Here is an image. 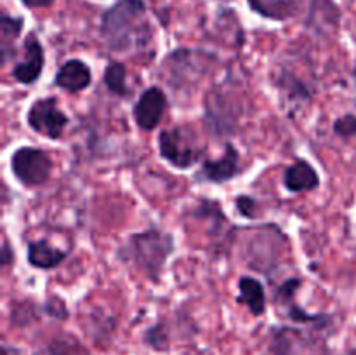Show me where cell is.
I'll list each match as a JSON object with an SVG mask.
<instances>
[{"label":"cell","mask_w":356,"mask_h":355,"mask_svg":"<svg viewBox=\"0 0 356 355\" xmlns=\"http://www.w3.org/2000/svg\"><path fill=\"white\" fill-rule=\"evenodd\" d=\"M101 37L110 51L125 54L145 49L152 40V28L143 0H118L103 14Z\"/></svg>","instance_id":"cell-1"},{"label":"cell","mask_w":356,"mask_h":355,"mask_svg":"<svg viewBox=\"0 0 356 355\" xmlns=\"http://www.w3.org/2000/svg\"><path fill=\"white\" fill-rule=\"evenodd\" d=\"M176 249L174 237L160 228H148L134 233L118 249L117 256L124 263H132L152 282H159L167 260Z\"/></svg>","instance_id":"cell-2"},{"label":"cell","mask_w":356,"mask_h":355,"mask_svg":"<svg viewBox=\"0 0 356 355\" xmlns=\"http://www.w3.org/2000/svg\"><path fill=\"white\" fill-rule=\"evenodd\" d=\"M10 169L24 187H38L51 178L52 160L37 146H19L10 157Z\"/></svg>","instance_id":"cell-3"},{"label":"cell","mask_w":356,"mask_h":355,"mask_svg":"<svg viewBox=\"0 0 356 355\" xmlns=\"http://www.w3.org/2000/svg\"><path fill=\"white\" fill-rule=\"evenodd\" d=\"M28 125L38 134L49 139H59L68 125L70 118L61 108L58 106L56 97H44L37 100L30 106L26 115Z\"/></svg>","instance_id":"cell-4"},{"label":"cell","mask_w":356,"mask_h":355,"mask_svg":"<svg viewBox=\"0 0 356 355\" xmlns=\"http://www.w3.org/2000/svg\"><path fill=\"white\" fill-rule=\"evenodd\" d=\"M159 150L162 159L177 169H190L200 157V150L195 148L191 138L181 127L160 132Z\"/></svg>","instance_id":"cell-5"},{"label":"cell","mask_w":356,"mask_h":355,"mask_svg":"<svg viewBox=\"0 0 356 355\" xmlns=\"http://www.w3.org/2000/svg\"><path fill=\"white\" fill-rule=\"evenodd\" d=\"M238 103L229 100V93L226 87L219 86L211 90L205 100V120L207 127L218 134H225L235 129V122L238 118Z\"/></svg>","instance_id":"cell-6"},{"label":"cell","mask_w":356,"mask_h":355,"mask_svg":"<svg viewBox=\"0 0 356 355\" xmlns=\"http://www.w3.org/2000/svg\"><path fill=\"white\" fill-rule=\"evenodd\" d=\"M207 61L209 59L205 56L195 54L193 51H188V49L174 51L163 63V68L169 72L167 80L177 89L186 86V73H190L191 82H200L202 77L207 73Z\"/></svg>","instance_id":"cell-7"},{"label":"cell","mask_w":356,"mask_h":355,"mask_svg":"<svg viewBox=\"0 0 356 355\" xmlns=\"http://www.w3.org/2000/svg\"><path fill=\"white\" fill-rule=\"evenodd\" d=\"M167 108V97L160 87L152 86L141 94L134 106V120L141 131H153L162 120Z\"/></svg>","instance_id":"cell-8"},{"label":"cell","mask_w":356,"mask_h":355,"mask_svg":"<svg viewBox=\"0 0 356 355\" xmlns=\"http://www.w3.org/2000/svg\"><path fill=\"white\" fill-rule=\"evenodd\" d=\"M45 56H44V47H42L40 42L37 40L35 35H30L24 42V56L23 59L14 65L13 68V77L23 86H31L38 80V77L42 75V70H44Z\"/></svg>","instance_id":"cell-9"},{"label":"cell","mask_w":356,"mask_h":355,"mask_svg":"<svg viewBox=\"0 0 356 355\" xmlns=\"http://www.w3.org/2000/svg\"><path fill=\"white\" fill-rule=\"evenodd\" d=\"M240 157L232 143L226 145V152L218 160H205L200 171L197 173V181H209V183H226L232 181L238 174Z\"/></svg>","instance_id":"cell-10"},{"label":"cell","mask_w":356,"mask_h":355,"mask_svg":"<svg viewBox=\"0 0 356 355\" xmlns=\"http://www.w3.org/2000/svg\"><path fill=\"white\" fill-rule=\"evenodd\" d=\"M90 82H92V72L82 59H68L63 63L54 79L56 86L70 94L82 93L90 86Z\"/></svg>","instance_id":"cell-11"},{"label":"cell","mask_w":356,"mask_h":355,"mask_svg":"<svg viewBox=\"0 0 356 355\" xmlns=\"http://www.w3.org/2000/svg\"><path fill=\"white\" fill-rule=\"evenodd\" d=\"M284 184L289 191L302 194V191L316 190L320 187V178L312 164L306 160H296L285 171Z\"/></svg>","instance_id":"cell-12"},{"label":"cell","mask_w":356,"mask_h":355,"mask_svg":"<svg viewBox=\"0 0 356 355\" xmlns=\"http://www.w3.org/2000/svg\"><path fill=\"white\" fill-rule=\"evenodd\" d=\"M299 285H301V281H299V278H289V281H285L284 284L277 289L275 299H277V303H280L282 306L287 308L289 319L298 320V322H318V320H322V315H313V313L305 312V310L296 303V292H298Z\"/></svg>","instance_id":"cell-13"},{"label":"cell","mask_w":356,"mask_h":355,"mask_svg":"<svg viewBox=\"0 0 356 355\" xmlns=\"http://www.w3.org/2000/svg\"><path fill=\"white\" fill-rule=\"evenodd\" d=\"M28 263L35 268H40V270H51L56 268L58 265H61L65 261V258L68 256L66 251L58 249L52 244H49L47 240H33V242L28 244Z\"/></svg>","instance_id":"cell-14"},{"label":"cell","mask_w":356,"mask_h":355,"mask_svg":"<svg viewBox=\"0 0 356 355\" xmlns=\"http://www.w3.org/2000/svg\"><path fill=\"white\" fill-rule=\"evenodd\" d=\"M240 296L236 301L247 305V308L254 313V315H263L266 312V294H264V287L257 278L254 277H242L238 281Z\"/></svg>","instance_id":"cell-15"},{"label":"cell","mask_w":356,"mask_h":355,"mask_svg":"<svg viewBox=\"0 0 356 355\" xmlns=\"http://www.w3.org/2000/svg\"><path fill=\"white\" fill-rule=\"evenodd\" d=\"M23 17H13L9 14H2L0 21V56H2V65H6L9 56L14 52L17 37L23 31Z\"/></svg>","instance_id":"cell-16"},{"label":"cell","mask_w":356,"mask_h":355,"mask_svg":"<svg viewBox=\"0 0 356 355\" xmlns=\"http://www.w3.org/2000/svg\"><path fill=\"white\" fill-rule=\"evenodd\" d=\"M250 9L270 19H287L299 9L296 0H249Z\"/></svg>","instance_id":"cell-17"},{"label":"cell","mask_w":356,"mask_h":355,"mask_svg":"<svg viewBox=\"0 0 356 355\" xmlns=\"http://www.w3.org/2000/svg\"><path fill=\"white\" fill-rule=\"evenodd\" d=\"M127 72L122 63L111 61L104 70V86L115 96L125 97L131 94V89L127 87Z\"/></svg>","instance_id":"cell-18"},{"label":"cell","mask_w":356,"mask_h":355,"mask_svg":"<svg viewBox=\"0 0 356 355\" xmlns=\"http://www.w3.org/2000/svg\"><path fill=\"white\" fill-rule=\"evenodd\" d=\"M49 355H89L73 336L58 338L49 347Z\"/></svg>","instance_id":"cell-19"},{"label":"cell","mask_w":356,"mask_h":355,"mask_svg":"<svg viewBox=\"0 0 356 355\" xmlns=\"http://www.w3.org/2000/svg\"><path fill=\"white\" fill-rule=\"evenodd\" d=\"M334 132L341 138H353L356 136V115H343L334 122Z\"/></svg>","instance_id":"cell-20"},{"label":"cell","mask_w":356,"mask_h":355,"mask_svg":"<svg viewBox=\"0 0 356 355\" xmlns=\"http://www.w3.org/2000/svg\"><path fill=\"white\" fill-rule=\"evenodd\" d=\"M236 209L245 218H254L257 212V202L252 197H249V195H240L236 198Z\"/></svg>","instance_id":"cell-21"},{"label":"cell","mask_w":356,"mask_h":355,"mask_svg":"<svg viewBox=\"0 0 356 355\" xmlns=\"http://www.w3.org/2000/svg\"><path fill=\"white\" fill-rule=\"evenodd\" d=\"M28 9H40V7H49L54 0H21Z\"/></svg>","instance_id":"cell-22"},{"label":"cell","mask_w":356,"mask_h":355,"mask_svg":"<svg viewBox=\"0 0 356 355\" xmlns=\"http://www.w3.org/2000/svg\"><path fill=\"white\" fill-rule=\"evenodd\" d=\"M10 261H13V253H10L9 244L3 242V247H2V263L3 265H9Z\"/></svg>","instance_id":"cell-23"},{"label":"cell","mask_w":356,"mask_h":355,"mask_svg":"<svg viewBox=\"0 0 356 355\" xmlns=\"http://www.w3.org/2000/svg\"><path fill=\"white\" fill-rule=\"evenodd\" d=\"M355 75H356V68H355Z\"/></svg>","instance_id":"cell-24"}]
</instances>
